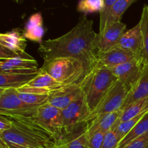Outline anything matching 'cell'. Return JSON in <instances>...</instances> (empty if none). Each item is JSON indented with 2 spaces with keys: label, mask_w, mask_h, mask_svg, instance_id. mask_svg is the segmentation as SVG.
<instances>
[{
  "label": "cell",
  "mask_w": 148,
  "mask_h": 148,
  "mask_svg": "<svg viewBox=\"0 0 148 148\" xmlns=\"http://www.w3.org/2000/svg\"><path fill=\"white\" fill-rule=\"evenodd\" d=\"M104 6L103 0H79L77 10L85 14L101 12Z\"/></svg>",
  "instance_id": "obj_27"
},
{
  "label": "cell",
  "mask_w": 148,
  "mask_h": 148,
  "mask_svg": "<svg viewBox=\"0 0 148 148\" xmlns=\"http://www.w3.org/2000/svg\"><path fill=\"white\" fill-rule=\"evenodd\" d=\"M25 86L40 88V89L46 90L49 92H51V91L56 90L62 88L63 86H64V85L58 82L57 80H56L54 78H53L48 74L38 70V75Z\"/></svg>",
  "instance_id": "obj_22"
},
{
  "label": "cell",
  "mask_w": 148,
  "mask_h": 148,
  "mask_svg": "<svg viewBox=\"0 0 148 148\" xmlns=\"http://www.w3.org/2000/svg\"><path fill=\"white\" fill-rule=\"evenodd\" d=\"M82 95L79 85H64L49 93L48 103L62 111Z\"/></svg>",
  "instance_id": "obj_11"
},
{
  "label": "cell",
  "mask_w": 148,
  "mask_h": 148,
  "mask_svg": "<svg viewBox=\"0 0 148 148\" xmlns=\"http://www.w3.org/2000/svg\"><path fill=\"white\" fill-rule=\"evenodd\" d=\"M117 46L143 58V38L140 23L124 33Z\"/></svg>",
  "instance_id": "obj_15"
},
{
  "label": "cell",
  "mask_w": 148,
  "mask_h": 148,
  "mask_svg": "<svg viewBox=\"0 0 148 148\" xmlns=\"http://www.w3.org/2000/svg\"><path fill=\"white\" fill-rule=\"evenodd\" d=\"M147 111L140 114V115L134 117V118L131 119H129L127 120V121L119 123V124H118L117 125L115 126V127H114V129L115 130L116 132L117 133V134H118V136L119 137V138L121 139V140H122V139H124V137H126V135L134 128V126L140 121V119L144 116L145 114Z\"/></svg>",
  "instance_id": "obj_28"
},
{
  "label": "cell",
  "mask_w": 148,
  "mask_h": 148,
  "mask_svg": "<svg viewBox=\"0 0 148 148\" xmlns=\"http://www.w3.org/2000/svg\"><path fill=\"white\" fill-rule=\"evenodd\" d=\"M90 114L83 95L62 110L63 134L62 137L72 133L87 124V119ZM61 137V138H62ZM60 138V139H61Z\"/></svg>",
  "instance_id": "obj_7"
},
{
  "label": "cell",
  "mask_w": 148,
  "mask_h": 148,
  "mask_svg": "<svg viewBox=\"0 0 148 148\" xmlns=\"http://www.w3.org/2000/svg\"><path fill=\"white\" fill-rule=\"evenodd\" d=\"M44 33L45 30L43 25L41 13L38 12L32 14L29 17L23 30V34L25 38L40 44L43 42Z\"/></svg>",
  "instance_id": "obj_19"
},
{
  "label": "cell",
  "mask_w": 148,
  "mask_h": 148,
  "mask_svg": "<svg viewBox=\"0 0 148 148\" xmlns=\"http://www.w3.org/2000/svg\"><path fill=\"white\" fill-rule=\"evenodd\" d=\"M12 120V127L0 133V140L10 147L55 148L54 140L30 121L20 119Z\"/></svg>",
  "instance_id": "obj_2"
},
{
  "label": "cell",
  "mask_w": 148,
  "mask_h": 148,
  "mask_svg": "<svg viewBox=\"0 0 148 148\" xmlns=\"http://www.w3.org/2000/svg\"><path fill=\"white\" fill-rule=\"evenodd\" d=\"M145 98H148V64H144L140 79L127 95L121 110L123 111L134 103Z\"/></svg>",
  "instance_id": "obj_18"
},
{
  "label": "cell",
  "mask_w": 148,
  "mask_h": 148,
  "mask_svg": "<svg viewBox=\"0 0 148 148\" xmlns=\"http://www.w3.org/2000/svg\"><path fill=\"white\" fill-rule=\"evenodd\" d=\"M144 65L143 59H137L110 68L113 75L119 81L127 92H130L134 88L140 77Z\"/></svg>",
  "instance_id": "obj_9"
},
{
  "label": "cell",
  "mask_w": 148,
  "mask_h": 148,
  "mask_svg": "<svg viewBox=\"0 0 148 148\" xmlns=\"http://www.w3.org/2000/svg\"><path fill=\"white\" fill-rule=\"evenodd\" d=\"M0 148H10L7 146V145L2 140H0Z\"/></svg>",
  "instance_id": "obj_34"
},
{
  "label": "cell",
  "mask_w": 148,
  "mask_h": 148,
  "mask_svg": "<svg viewBox=\"0 0 148 148\" xmlns=\"http://www.w3.org/2000/svg\"><path fill=\"white\" fill-rule=\"evenodd\" d=\"M90 70L84 62L72 57H58L46 61L39 69L64 85H80Z\"/></svg>",
  "instance_id": "obj_4"
},
{
  "label": "cell",
  "mask_w": 148,
  "mask_h": 148,
  "mask_svg": "<svg viewBox=\"0 0 148 148\" xmlns=\"http://www.w3.org/2000/svg\"><path fill=\"white\" fill-rule=\"evenodd\" d=\"M38 64L31 56L25 53L15 57L0 59V72L4 73H36Z\"/></svg>",
  "instance_id": "obj_10"
},
{
  "label": "cell",
  "mask_w": 148,
  "mask_h": 148,
  "mask_svg": "<svg viewBox=\"0 0 148 148\" xmlns=\"http://www.w3.org/2000/svg\"><path fill=\"white\" fill-rule=\"evenodd\" d=\"M148 147V132L129 143L124 148H147Z\"/></svg>",
  "instance_id": "obj_32"
},
{
  "label": "cell",
  "mask_w": 148,
  "mask_h": 148,
  "mask_svg": "<svg viewBox=\"0 0 148 148\" xmlns=\"http://www.w3.org/2000/svg\"><path fill=\"white\" fill-rule=\"evenodd\" d=\"M148 111V98H143V99L140 100L137 102L134 103L131 106H128L122 111L121 116L119 119L117 121V125L119 123L123 122V121H127L129 119L134 118V117L137 116L143 113L146 112ZM115 125V126H116Z\"/></svg>",
  "instance_id": "obj_24"
},
{
  "label": "cell",
  "mask_w": 148,
  "mask_h": 148,
  "mask_svg": "<svg viewBox=\"0 0 148 148\" xmlns=\"http://www.w3.org/2000/svg\"><path fill=\"white\" fill-rule=\"evenodd\" d=\"M17 90L19 98L25 103L36 108L48 103L49 95L51 92L40 88L27 86L22 87Z\"/></svg>",
  "instance_id": "obj_17"
},
{
  "label": "cell",
  "mask_w": 148,
  "mask_h": 148,
  "mask_svg": "<svg viewBox=\"0 0 148 148\" xmlns=\"http://www.w3.org/2000/svg\"><path fill=\"white\" fill-rule=\"evenodd\" d=\"M148 132V111L145 114L140 121L134 126V128L121 140L117 148H124L132 140Z\"/></svg>",
  "instance_id": "obj_25"
},
{
  "label": "cell",
  "mask_w": 148,
  "mask_h": 148,
  "mask_svg": "<svg viewBox=\"0 0 148 148\" xmlns=\"http://www.w3.org/2000/svg\"><path fill=\"white\" fill-rule=\"evenodd\" d=\"M127 30V25L121 21L110 25L103 33H98L97 55L104 53L118 46L120 39Z\"/></svg>",
  "instance_id": "obj_12"
},
{
  "label": "cell",
  "mask_w": 148,
  "mask_h": 148,
  "mask_svg": "<svg viewBox=\"0 0 148 148\" xmlns=\"http://www.w3.org/2000/svg\"><path fill=\"white\" fill-rule=\"evenodd\" d=\"M38 72L36 73H4L0 72V89H19L27 85Z\"/></svg>",
  "instance_id": "obj_21"
},
{
  "label": "cell",
  "mask_w": 148,
  "mask_h": 148,
  "mask_svg": "<svg viewBox=\"0 0 148 148\" xmlns=\"http://www.w3.org/2000/svg\"><path fill=\"white\" fill-rule=\"evenodd\" d=\"M27 39L24 36L23 30L19 28L0 34V47L7 49L17 55L26 53Z\"/></svg>",
  "instance_id": "obj_14"
},
{
  "label": "cell",
  "mask_w": 148,
  "mask_h": 148,
  "mask_svg": "<svg viewBox=\"0 0 148 148\" xmlns=\"http://www.w3.org/2000/svg\"><path fill=\"white\" fill-rule=\"evenodd\" d=\"M122 114V110L114 111L110 114L101 115L95 117L88 122L86 127V134L90 135L98 132H107L109 130L114 128L119 119Z\"/></svg>",
  "instance_id": "obj_16"
},
{
  "label": "cell",
  "mask_w": 148,
  "mask_h": 148,
  "mask_svg": "<svg viewBox=\"0 0 148 148\" xmlns=\"http://www.w3.org/2000/svg\"><path fill=\"white\" fill-rule=\"evenodd\" d=\"M12 120L5 116L0 115V133L10 130L12 127Z\"/></svg>",
  "instance_id": "obj_33"
},
{
  "label": "cell",
  "mask_w": 148,
  "mask_h": 148,
  "mask_svg": "<svg viewBox=\"0 0 148 148\" xmlns=\"http://www.w3.org/2000/svg\"><path fill=\"white\" fill-rule=\"evenodd\" d=\"M147 148H148V147H147Z\"/></svg>",
  "instance_id": "obj_37"
},
{
  "label": "cell",
  "mask_w": 148,
  "mask_h": 148,
  "mask_svg": "<svg viewBox=\"0 0 148 148\" xmlns=\"http://www.w3.org/2000/svg\"><path fill=\"white\" fill-rule=\"evenodd\" d=\"M128 93L124 85L117 80L103 98L95 109L90 113L86 122H89L99 116L121 110Z\"/></svg>",
  "instance_id": "obj_8"
},
{
  "label": "cell",
  "mask_w": 148,
  "mask_h": 148,
  "mask_svg": "<svg viewBox=\"0 0 148 148\" xmlns=\"http://www.w3.org/2000/svg\"><path fill=\"white\" fill-rule=\"evenodd\" d=\"M118 0H103L104 6L102 11L100 12V27H99V34H102L104 32L106 25L107 19L109 14L110 10H111L114 4Z\"/></svg>",
  "instance_id": "obj_29"
},
{
  "label": "cell",
  "mask_w": 148,
  "mask_h": 148,
  "mask_svg": "<svg viewBox=\"0 0 148 148\" xmlns=\"http://www.w3.org/2000/svg\"><path fill=\"white\" fill-rule=\"evenodd\" d=\"M116 81V77L108 68L98 63L88 72L79 85L90 113Z\"/></svg>",
  "instance_id": "obj_3"
},
{
  "label": "cell",
  "mask_w": 148,
  "mask_h": 148,
  "mask_svg": "<svg viewBox=\"0 0 148 148\" xmlns=\"http://www.w3.org/2000/svg\"><path fill=\"white\" fill-rule=\"evenodd\" d=\"M137 59L143 58L138 57L134 53L121 49L118 46L110 49L108 51L98 53L97 55L98 63L108 69Z\"/></svg>",
  "instance_id": "obj_13"
},
{
  "label": "cell",
  "mask_w": 148,
  "mask_h": 148,
  "mask_svg": "<svg viewBox=\"0 0 148 148\" xmlns=\"http://www.w3.org/2000/svg\"><path fill=\"white\" fill-rule=\"evenodd\" d=\"M7 146H8V145H7ZM8 147H9V146H8ZM10 148H15V147H10Z\"/></svg>",
  "instance_id": "obj_36"
},
{
  "label": "cell",
  "mask_w": 148,
  "mask_h": 148,
  "mask_svg": "<svg viewBox=\"0 0 148 148\" xmlns=\"http://www.w3.org/2000/svg\"><path fill=\"white\" fill-rule=\"evenodd\" d=\"M87 125L71 134L63 136L55 143V148H90L85 132Z\"/></svg>",
  "instance_id": "obj_20"
},
{
  "label": "cell",
  "mask_w": 148,
  "mask_h": 148,
  "mask_svg": "<svg viewBox=\"0 0 148 148\" xmlns=\"http://www.w3.org/2000/svg\"><path fill=\"white\" fill-rule=\"evenodd\" d=\"M27 120L49 134L54 140L55 143L62 137V111L50 104L46 103L39 107L34 116Z\"/></svg>",
  "instance_id": "obj_5"
},
{
  "label": "cell",
  "mask_w": 148,
  "mask_h": 148,
  "mask_svg": "<svg viewBox=\"0 0 148 148\" xmlns=\"http://www.w3.org/2000/svg\"><path fill=\"white\" fill-rule=\"evenodd\" d=\"M38 108L25 103L19 98L17 89H0V115L12 119H27L34 116Z\"/></svg>",
  "instance_id": "obj_6"
},
{
  "label": "cell",
  "mask_w": 148,
  "mask_h": 148,
  "mask_svg": "<svg viewBox=\"0 0 148 148\" xmlns=\"http://www.w3.org/2000/svg\"><path fill=\"white\" fill-rule=\"evenodd\" d=\"M92 25V20L84 14L68 33L56 38L43 40L38 49L43 62L58 57H72L82 61L92 69L98 63V33Z\"/></svg>",
  "instance_id": "obj_1"
},
{
  "label": "cell",
  "mask_w": 148,
  "mask_h": 148,
  "mask_svg": "<svg viewBox=\"0 0 148 148\" xmlns=\"http://www.w3.org/2000/svg\"><path fill=\"white\" fill-rule=\"evenodd\" d=\"M137 1V0H118L114 4L111 10H110L108 19H107L105 30L114 23L121 21V19L124 13L127 11V9L132 4H134ZM105 30H104V32H105Z\"/></svg>",
  "instance_id": "obj_23"
},
{
  "label": "cell",
  "mask_w": 148,
  "mask_h": 148,
  "mask_svg": "<svg viewBox=\"0 0 148 148\" xmlns=\"http://www.w3.org/2000/svg\"><path fill=\"white\" fill-rule=\"evenodd\" d=\"M143 38V56L145 64H148V5H144L139 22Z\"/></svg>",
  "instance_id": "obj_26"
},
{
  "label": "cell",
  "mask_w": 148,
  "mask_h": 148,
  "mask_svg": "<svg viewBox=\"0 0 148 148\" xmlns=\"http://www.w3.org/2000/svg\"><path fill=\"white\" fill-rule=\"evenodd\" d=\"M12 1H14V2L17 3V4H20V3L23 2V1H24V0H12Z\"/></svg>",
  "instance_id": "obj_35"
},
{
  "label": "cell",
  "mask_w": 148,
  "mask_h": 148,
  "mask_svg": "<svg viewBox=\"0 0 148 148\" xmlns=\"http://www.w3.org/2000/svg\"><path fill=\"white\" fill-rule=\"evenodd\" d=\"M106 133L105 132H98L87 135V141L90 148H101Z\"/></svg>",
  "instance_id": "obj_31"
},
{
  "label": "cell",
  "mask_w": 148,
  "mask_h": 148,
  "mask_svg": "<svg viewBox=\"0 0 148 148\" xmlns=\"http://www.w3.org/2000/svg\"><path fill=\"white\" fill-rule=\"evenodd\" d=\"M120 141L121 139L116 132L115 130L112 129L106 133L101 148H117Z\"/></svg>",
  "instance_id": "obj_30"
}]
</instances>
